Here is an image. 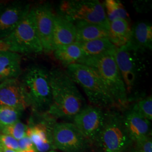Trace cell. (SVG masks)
I'll return each instance as SVG.
<instances>
[{"mask_svg":"<svg viewBox=\"0 0 152 152\" xmlns=\"http://www.w3.org/2000/svg\"><path fill=\"white\" fill-rule=\"evenodd\" d=\"M49 72L52 103L46 112L55 119L73 120L86 106L85 100L66 71L54 68Z\"/></svg>","mask_w":152,"mask_h":152,"instance_id":"obj_1","label":"cell"},{"mask_svg":"<svg viewBox=\"0 0 152 152\" xmlns=\"http://www.w3.org/2000/svg\"><path fill=\"white\" fill-rule=\"evenodd\" d=\"M20 80L33 110L46 112L52 103L49 71L42 65H31L22 72Z\"/></svg>","mask_w":152,"mask_h":152,"instance_id":"obj_2","label":"cell"},{"mask_svg":"<svg viewBox=\"0 0 152 152\" xmlns=\"http://www.w3.org/2000/svg\"><path fill=\"white\" fill-rule=\"evenodd\" d=\"M66 73L82 87L88 100L96 107L117 106L111 94L98 73L87 65L80 63L66 66Z\"/></svg>","mask_w":152,"mask_h":152,"instance_id":"obj_3","label":"cell"},{"mask_svg":"<svg viewBox=\"0 0 152 152\" xmlns=\"http://www.w3.org/2000/svg\"><path fill=\"white\" fill-rule=\"evenodd\" d=\"M80 64L87 65L98 73L117 106L122 108L127 107V95L114 54L84 58Z\"/></svg>","mask_w":152,"mask_h":152,"instance_id":"obj_4","label":"cell"},{"mask_svg":"<svg viewBox=\"0 0 152 152\" xmlns=\"http://www.w3.org/2000/svg\"><path fill=\"white\" fill-rule=\"evenodd\" d=\"M0 50L19 54H36L43 51L34 23L32 9L6 37L0 40Z\"/></svg>","mask_w":152,"mask_h":152,"instance_id":"obj_5","label":"cell"},{"mask_svg":"<svg viewBox=\"0 0 152 152\" xmlns=\"http://www.w3.org/2000/svg\"><path fill=\"white\" fill-rule=\"evenodd\" d=\"M97 152H125L132 142L125 129L123 116L117 112H105L103 126L94 141Z\"/></svg>","mask_w":152,"mask_h":152,"instance_id":"obj_6","label":"cell"},{"mask_svg":"<svg viewBox=\"0 0 152 152\" xmlns=\"http://www.w3.org/2000/svg\"><path fill=\"white\" fill-rule=\"evenodd\" d=\"M142 53L129 45L116 49L114 52V59L124 83L128 100L129 96H132L136 92L146 70Z\"/></svg>","mask_w":152,"mask_h":152,"instance_id":"obj_7","label":"cell"},{"mask_svg":"<svg viewBox=\"0 0 152 152\" xmlns=\"http://www.w3.org/2000/svg\"><path fill=\"white\" fill-rule=\"evenodd\" d=\"M60 14L68 20L86 22L102 26L108 30L109 22L103 4L97 0L63 1L59 6Z\"/></svg>","mask_w":152,"mask_h":152,"instance_id":"obj_8","label":"cell"},{"mask_svg":"<svg viewBox=\"0 0 152 152\" xmlns=\"http://www.w3.org/2000/svg\"><path fill=\"white\" fill-rule=\"evenodd\" d=\"M27 125L26 135L29 137L36 152H50L55 149L53 132L55 118L47 112H34Z\"/></svg>","mask_w":152,"mask_h":152,"instance_id":"obj_9","label":"cell"},{"mask_svg":"<svg viewBox=\"0 0 152 152\" xmlns=\"http://www.w3.org/2000/svg\"><path fill=\"white\" fill-rule=\"evenodd\" d=\"M55 147L63 152H85L89 142L73 123H56L53 132Z\"/></svg>","mask_w":152,"mask_h":152,"instance_id":"obj_10","label":"cell"},{"mask_svg":"<svg viewBox=\"0 0 152 152\" xmlns=\"http://www.w3.org/2000/svg\"><path fill=\"white\" fill-rule=\"evenodd\" d=\"M105 112L96 106H86L73 119V124L87 141L94 142L103 126Z\"/></svg>","mask_w":152,"mask_h":152,"instance_id":"obj_11","label":"cell"},{"mask_svg":"<svg viewBox=\"0 0 152 152\" xmlns=\"http://www.w3.org/2000/svg\"><path fill=\"white\" fill-rule=\"evenodd\" d=\"M34 23L43 51L53 52V37L55 14L51 5L45 3L32 7Z\"/></svg>","mask_w":152,"mask_h":152,"instance_id":"obj_12","label":"cell"},{"mask_svg":"<svg viewBox=\"0 0 152 152\" xmlns=\"http://www.w3.org/2000/svg\"><path fill=\"white\" fill-rule=\"evenodd\" d=\"M31 8L28 3L20 1L0 3V40L15 29Z\"/></svg>","mask_w":152,"mask_h":152,"instance_id":"obj_13","label":"cell"},{"mask_svg":"<svg viewBox=\"0 0 152 152\" xmlns=\"http://www.w3.org/2000/svg\"><path fill=\"white\" fill-rule=\"evenodd\" d=\"M0 105L24 111L29 103L24 88L18 78L0 83Z\"/></svg>","mask_w":152,"mask_h":152,"instance_id":"obj_14","label":"cell"},{"mask_svg":"<svg viewBox=\"0 0 152 152\" xmlns=\"http://www.w3.org/2000/svg\"><path fill=\"white\" fill-rule=\"evenodd\" d=\"M123 116L126 130L132 143L143 140L151 136V123L132 109Z\"/></svg>","mask_w":152,"mask_h":152,"instance_id":"obj_15","label":"cell"},{"mask_svg":"<svg viewBox=\"0 0 152 152\" xmlns=\"http://www.w3.org/2000/svg\"><path fill=\"white\" fill-rule=\"evenodd\" d=\"M76 26L74 23L59 15H55L54 23L53 45L55 49L75 42Z\"/></svg>","mask_w":152,"mask_h":152,"instance_id":"obj_16","label":"cell"},{"mask_svg":"<svg viewBox=\"0 0 152 152\" xmlns=\"http://www.w3.org/2000/svg\"><path fill=\"white\" fill-rule=\"evenodd\" d=\"M22 73L21 55L6 50H0V83L18 78Z\"/></svg>","mask_w":152,"mask_h":152,"instance_id":"obj_17","label":"cell"},{"mask_svg":"<svg viewBox=\"0 0 152 152\" xmlns=\"http://www.w3.org/2000/svg\"><path fill=\"white\" fill-rule=\"evenodd\" d=\"M127 45L142 53L152 50V24L140 22L132 26L130 41Z\"/></svg>","mask_w":152,"mask_h":152,"instance_id":"obj_18","label":"cell"},{"mask_svg":"<svg viewBox=\"0 0 152 152\" xmlns=\"http://www.w3.org/2000/svg\"><path fill=\"white\" fill-rule=\"evenodd\" d=\"M132 33V26L129 20L119 19L109 23L108 39L116 49L129 44Z\"/></svg>","mask_w":152,"mask_h":152,"instance_id":"obj_19","label":"cell"},{"mask_svg":"<svg viewBox=\"0 0 152 152\" xmlns=\"http://www.w3.org/2000/svg\"><path fill=\"white\" fill-rule=\"evenodd\" d=\"M76 29L75 42L84 43L100 38H108V30L102 26L86 22L75 23Z\"/></svg>","mask_w":152,"mask_h":152,"instance_id":"obj_20","label":"cell"},{"mask_svg":"<svg viewBox=\"0 0 152 152\" xmlns=\"http://www.w3.org/2000/svg\"><path fill=\"white\" fill-rule=\"evenodd\" d=\"M53 52L55 58L66 66L80 63L85 58L81 45L76 42L59 47Z\"/></svg>","mask_w":152,"mask_h":152,"instance_id":"obj_21","label":"cell"},{"mask_svg":"<svg viewBox=\"0 0 152 152\" xmlns=\"http://www.w3.org/2000/svg\"><path fill=\"white\" fill-rule=\"evenodd\" d=\"M80 44V43H79ZM85 55L84 58L104 55L114 54L115 47L108 38H100L80 44Z\"/></svg>","mask_w":152,"mask_h":152,"instance_id":"obj_22","label":"cell"},{"mask_svg":"<svg viewBox=\"0 0 152 152\" xmlns=\"http://www.w3.org/2000/svg\"><path fill=\"white\" fill-rule=\"evenodd\" d=\"M103 6L109 23L119 19L129 20V14L120 1L106 0L103 3Z\"/></svg>","mask_w":152,"mask_h":152,"instance_id":"obj_23","label":"cell"},{"mask_svg":"<svg viewBox=\"0 0 152 152\" xmlns=\"http://www.w3.org/2000/svg\"><path fill=\"white\" fill-rule=\"evenodd\" d=\"M23 112L19 109L0 105V134L6 127L20 121Z\"/></svg>","mask_w":152,"mask_h":152,"instance_id":"obj_24","label":"cell"},{"mask_svg":"<svg viewBox=\"0 0 152 152\" xmlns=\"http://www.w3.org/2000/svg\"><path fill=\"white\" fill-rule=\"evenodd\" d=\"M131 109L145 119L149 120V121H152V96L142 99L135 104Z\"/></svg>","mask_w":152,"mask_h":152,"instance_id":"obj_25","label":"cell"},{"mask_svg":"<svg viewBox=\"0 0 152 152\" xmlns=\"http://www.w3.org/2000/svg\"><path fill=\"white\" fill-rule=\"evenodd\" d=\"M27 129V125L18 121L15 124L6 127L2 131L1 134L9 135L17 140H19L26 136Z\"/></svg>","mask_w":152,"mask_h":152,"instance_id":"obj_26","label":"cell"},{"mask_svg":"<svg viewBox=\"0 0 152 152\" xmlns=\"http://www.w3.org/2000/svg\"><path fill=\"white\" fill-rule=\"evenodd\" d=\"M0 146L18 152L19 151L18 141L12 137L0 134Z\"/></svg>","mask_w":152,"mask_h":152,"instance_id":"obj_27","label":"cell"},{"mask_svg":"<svg viewBox=\"0 0 152 152\" xmlns=\"http://www.w3.org/2000/svg\"><path fill=\"white\" fill-rule=\"evenodd\" d=\"M134 144V145L130 152H152V139L151 136Z\"/></svg>","mask_w":152,"mask_h":152,"instance_id":"obj_28","label":"cell"},{"mask_svg":"<svg viewBox=\"0 0 152 152\" xmlns=\"http://www.w3.org/2000/svg\"><path fill=\"white\" fill-rule=\"evenodd\" d=\"M19 151H27L34 149V145L29 137L26 136L18 140ZM35 150V149H34Z\"/></svg>","mask_w":152,"mask_h":152,"instance_id":"obj_29","label":"cell"},{"mask_svg":"<svg viewBox=\"0 0 152 152\" xmlns=\"http://www.w3.org/2000/svg\"><path fill=\"white\" fill-rule=\"evenodd\" d=\"M0 152H17L15 151L11 150V149H9L5 148L4 147H1L0 146Z\"/></svg>","mask_w":152,"mask_h":152,"instance_id":"obj_30","label":"cell"},{"mask_svg":"<svg viewBox=\"0 0 152 152\" xmlns=\"http://www.w3.org/2000/svg\"><path fill=\"white\" fill-rule=\"evenodd\" d=\"M55 152L54 151H51V152Z\"/></svg>","mask_w":152,"mask_h":152,"instance_id":"obj_31","label":"cell"}]
</instances>
